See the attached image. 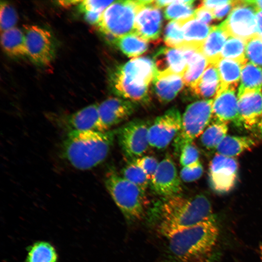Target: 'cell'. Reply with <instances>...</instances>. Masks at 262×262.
I'll return each mask as SVG.
<instances>
[{"instance_id": "6da1fadb", "label": "cell", "mask_w": 262, "mask_h": 262, "mask_svg": "<svg viewBox=\"0 0 262 262\" xmlns=\"http://www.w3.org/2000/svg\"><path fill=\"white\" fill-rule=\"evenodd\" d=\"M148 220L166 238L185 229L215 219L212 204L203 194L163 198L148 213Z\"/></svg>"}, {"instance_id": "7a4b0ae2", "label": "cell", "mask_w": 262, "mask_h": 262, "mask_svg": "<svg viewBox=\"0 0 262 262\" xmlns=\"http://www.w3.org/2000/svg\"><path fill=\"white\" fill-rule=\"evenodd\" d=\"M219 236L215 219L180 231L167 239L172 262H209Z\"/></svg>"}, {"instance_id": "3957f363", "label": "cell", "mask_w": 262, "mask_h": 262, "mask_svg": "<svg viewBox=\"0 0 262 262\" xmlns=\"http://www.w3.org/2000/svg\"><path fill=\"white\" fill-rule=\"evenodd\" d=\"M116 130L106 131H69L63 142L64 157L76 169H90L106 159Z\"/></svg>"}, {"instance_id": "277c9868", "label": "cell", "mask_w": 262, "mask_h": 262, "mask_svg": "<svg viewBox=\"0 0 262 262\" xmlns=\"http://www.w3.org/2000/svg\"><path fill=\"white\" fill-rule=\"evenodd\" d=\"M156 72L154 61L147 57L131 60L117 67L112 73L110 82L113 92L134 103L149 101L148 86Z\"/></svg>"}, {"instance_id": "5b68a950", "label": "cell", "mask_w": 262, "mask_h": 262, "mask_svg": "<svg viewBox=\"0 0 262 262\" xmlns=\"http://www.w3.org/2000/svg\"><path fill=\"white\" fill-rule=\"evenodd\" d=\"M105 185L128 223L143 218L147 204L145 192L113 170L106 175Z\"/></svg>"}, {"instance_id": "8992f818", "label": "cell", "mask_w": 262, "mask_h": 262, "mask_svg": "<svg viewBox=\"0 0 262 262\" xmlns=\"http://www.w3.org/2000/svg\"><path fill=\"white\" fill-rule=\"evenodd\" d=\"M144 0L114 1L96 25L107 41L133 32L135 19Z\"/></svg>"}, {"instance_id": "52a82bcc", "label": "cell", "mask_w": 262, "mask_h": 262, "mask_svg": "<svg viewBox=\"0 0 262 262\" xmlns=\"http://www.w3.org/2000/svg\"><path fill=\"white\" fill-rule=\"evenodd\" d=\"M213 99L197 100L187 106L181 117L180 131L173 141L174 151L179 155L183 147L201 135L213 116Z\"/></svg>"}, {"instance_id": "ba28073f", "label": "cell", "mask_w": 262, "mask_h": 262, "mask_svg": "<svg viewBox=\"0 0 262 262\" xmlns=\"http://www.w3.org/2000/svg\"><path fill=\"white\" fill-rule=\"evenodd\" d=\"M257 12L250 0H233L230 14L220 25L229 37L246 41L258 34Z\"/></svg>"}, {"instance_id": "9c48e42d", "label": "cell", "mask_w": 262, "mask_h": 262, "mask_svg": "<svg viewBox=\"0 0 262 262\" xmlns=\"http://www.w3.org/2000/svg\"><path fill=\"white\" fill-rule=\"evenodd\" d=\"M149 126L147 121L135 119L116 130L118 144L129 162L143 156L147 150Z\"/></svg>"}, {"instance_id": "30bf717a", "label": "cell", "mask_w": 262, "mask_h": 262, "mask_svg": "<svg viewBox=\"0 0 262 262\" xmlns=\"http://www.w3.org/2000/svg\"><path fill=\"white\" fill-rule=\"evenodd\" d=\"M181 117L179 110L175 107L170 108L158 116L148 129L149 146L158 149L168 147L180 130Z\"/></svg>"}, {"instance_id": "8fae6325", "label": "cell", "mask_w": 262, "mask_h": 262, "mask_svg": "<svg viewBox=\"0 0 262 262\" xmlns=\"http://www.w3.org/2000/svg\"><path fill=\"white\" fill-rule=\"evenodd\" d=\"M27 56L35 64H49L54 56V45L50 33L36 25L24 27Z\"/></svg>"}, {"instance_id": "7c38bea8", "label": "cell", "mask_w": 262, "mask_h": 262, "mask_svg": "<svg viewBox=\"0 0 262 262\" xmlns=\"http://www.w3.org/2000/svg\"><path fill=\"white\" fill-rule=\"evenodd\" d=\"M238 172V164L234 158L217 153L209 165V179L211 187L219 194L230 191L235 185Z\"/></svg>"}, {"instance_id": "4fadbf2b", "label": "cell", "mask_w": 262, "mask_h": 262, "mask_svg": "<svg viewBox=\"0 0 262 262\" xmlns=\"http://www.w3.org/2000/svg\"><path fill=\"white\" fill-rule=\"evenodd\" d=\"M152 191L163 198L180 195L182 191L181 180L175 164L168 155L159 163L149 183Z\"/></svg>"}, {"instance_id": "5bb4252c", "label": "cell", "mask_w": 262, "mask_h": 262, "mask_svg": "<svg viewBox=\"0 0 262 262\" xmlns=\"http://www.w3.org/2000/svg\"><path fill=\"white\" fill-rule=\"evenodd\" d=\"M162 27V15L152 0H144L136 15L133 32L146 41L159 38Z\"/></svg>"}, {"instance_id": "9a60e30c", "label": "cell", "mask_w": 262, "mask_h": 262, "mask_svg": "<svg viewBox=\"0 0 262 262\" xmlns=\"http://www.w3.org/2000/svg\"><path fill=\"white\" fill-rule=\"evenodd\" d=\"M135 103L116 97L107 98L98 106L100 122L103 131L127 120L136 109Z\"/></svg>"}, {"instance_id": "2e32d148", "label": "cell", "mask_w": 262, "mask_h": 262, "mask_svg": "<svg viewBox=\"0 0 262 262\" xmlns=\"http://www.w3.org/2000/svg\"><path fill=\"white\" fill-rule=\"evenodd\" d=\"M236 87H219L213 102V114L215 120L231 122L237 126L243 125L238 106Z\"/></svg>"}, {"instance_id": "e0dca14e", "label": "cell", "mask_w": 262, "mask_h": 262, "mask_svg": "<svg viewBox=\"0 0 262 262\" xmlns=\"http://www.w3.org/2000/svg\"><path fill=\"white\" fill-rule=\"evenodd\" d=\"M239 115L244 127L249 130L257 128L262 115V93L249 91L237 96Z\"/></svg>"}, {"instance_id": "ac0fdd59", "label": "cell", "mask_w": 262, "mask_h": 262, "mask_svg": "<svg viewBox=\"0 0 262 262\" xmlns=\"http://www.w3.org/2000/svg\"><path fill=\"white\" fill-rule=\"evenodd\" d=\"M152 81L155 93L162 103L173 100L184 84L182 76L169 71L156 70Z\"/></svg>"}, {"instance_id": "d6986e66", "label": "cell", "mask_w": 262, "mask_h": 262, "mask_svg": "<svg viewBox=\"0 0 262 262\" xmlns=\"http://www.w3.org/2000/svg\"><path fill=\"white\" fill-rule=\"evenodd\" d=\"M98 106L97 104H91L68 116L66 124L69 131H103Z\"/></svg>"}, {"instance_id": "ffe728a7", "label": "cell", "mask_w": 262, "mask_h": 262, "mask_svg": "<svg viewBox=\"0 0 262 262\" xmlns=\"http://www.w3.org/2000/svg\"><path fill=\"white\" fill-rule=\"evenodd\" d=\"M154 59L157 71H169L183 77L186 69L187 62L181 49L161 48Z\"/></svg>"}, {"instance_id": "44dd1931", "label": "cell", "mask_w": 262, "mask_h": 262, "mask_svg": "<svg viewBox=\"0 0 262 262\" xmlns=\"http://www.w3.org/2000/svg\"><path fill=\"white\" fill-rule=\"evenodd\" d=\"M180 49L182 50L187 62L183 80L184 84L190 88L199 80L209 64L200 49L188 46Z\"/></svg>"}, {"instance_id": "7402d4cb", "label": "cell", "mask_w": 262, "mask_h": 262, "mask_svg": "<svg viewBox=\"0 0 262 262\" xmlns=\"http://www.w3.org/2000/svg\"><path fill=\"white\" fill-rule=\"evenodd\" d=\"M228 37V35L220 24L212 26L201 48V51L206 58L208 64H216L221 58V52Z\"/></svg>"}, {"instance_id": "603a6c76", "label": "cell", "mask_w": 262, "mask_h": 262, "mask_svg": "<svg viewBox=\"0 0 262 262\" xmlns=\"http://www.w3.org/2000/svg\"><path fill=\"white\" fill-rule=\"evenodd\" d=\"M220 84V76L216 65L209 64L199 80L192 87L196 96L207 98L215 96Z\"/></svg>"}, {"instance_id": "cb8c5ba5", "label": "cell", "mask_w": 262, "mask_h": 262, "mask_svg": "<svg viewBox=\"0 0 262 262\" xmlns=\"http://www.w3.org/2000/svg\"><path fill=\"white\" fill-rule=\"evenodd\" d=\"M181 22L185 42L184 46L201 49L212 26L204 24L195 18Z\"/></svg>"}, {"instance_id": "d4e9b609", "label": "cell", "mask_w": 262, "mask_h": 262, "mask_svg": "<svg viewBox=\"0 0 262 262\" xmlns=\"http://www.w3.org/2000/svg\"><path fill=\"white\" fill-rule=\"evenodd\" d=\"M1 44L4 52L11 57L27 56L24 32L17 27L2 32Z\"/></svg>"}, {"instance_id": "484cf974", "label": "cell", "mask_w": 262, "mask_h": 262, "mask_svg": "<svg viewBox=\"0 0 262 262\" xmlns=\"http://www.w3.org/2000/svg\"><path fill=\"white\" fill-rule=\"evenodd\" d=\"M255 145V141L248 136L227 135L216 150L218 154L234 158Z\"/></svg>"}, {"instance_id": "4316f807", "label": "cell", "mask_w": 262, "mask_h": 262, "mask_svg": "<svg viewBox=\"0 0 262 262\" xmlns=\"http://www.w3.org/2000/svg\"><path fill=\"white\" fill-rule=\"evenodd\" d=\"M237 96L245 92L260 91L262 88V68L247 62L242 69Z\"/></svg>"}, {"instance_id": "83f0119b", "label": "cell", "mask_w": 262, "mask_h": 262, "mask_svg": "<svg viewBox=\"0 0 262 262\" xmlns=\"http://www.w3.org/2000/svg\"><path fill=\"white\" fill-rule=\"evenodd\" d=\"M216 66L220 76V86L237 87L244 65L236 61L221 58Z\"/></svg>"}, {"instance_id": "f1b7e54d", "label": "cell", "mask_w": 262, "mask_h": 262, "mask_svg": "<svg viewBox=\"0 0 262 262\" xmlns=\"http://www.w3.org/2000/svg\"><path fill=\"white\" fill-rule=\"evenodd\" d=\"M58 255L54 246L45 241H38L27 249L25 262H58Z\"/></svg>"}, {"instance_id": "f546056e", "label": "cell", "mask_w": 262, "mask_h": 262, "mask_svg": "<svg viewBox=\"0 0 262 262\" xmlns=\"http://www.w3.org/2000/svg\"><path fill=\"white\" fill-rule=\"evenodd\" d=\"M228 123L215 120L206 128L201 135L202 145L208 149H216L227 135Z\"/></svg>"}, {"instance_id": "4dcf8cb0", "label": "cell", "mask_w": 262, "mask_h": 262, "mask_svg": "<svg viewBox=\"0 0 262 262\" xmlns=\"http://www.w3.org/2000/svg\"><path fill=\"white\" fill-rule=\"evenodd\" d=\"M147 42L131 32L118 38L115 46L127 56L132 57L140 55L147 50Z\"/></svg>"}, {"instance_id": "1f68e13d", "label": "cell", "mask_w": 262, "mask_h": 262, "mask_svg": "<svg viewBox=\"0 0 262 262\" xmlns=\"http://www.w3.org/2000/svg\"><path fill=\"white\" fill-rule=\"evenodd\" d=\"M194 0H175L169 5L164 10L166 19L182 22L194 17L195 11L193 8Z\"/></svg>"}, {"instance_id": "d6a6232c", "label": "cell", "mask_w": 262, "mask_h": 262, "mask_svg": "<svg viewBox=\"0 0 262 262\" xmlns=\"http://www.w3.org/2000/svg\"><path fill=\"white\" fill-rule=\"evenodd\" d=\"M246 41L229 37L223 48L221 58L236 61L245 65L248 62L246 55Z\"/></svg>"}, {"instance_id": "836d02e7", "label": "cell", "mask_w": 262, "mask_h": 262, "mask_svg": "<svg viewBox=\"0 0 262 262\" xmlns=\"http://www.w3.org/2000/svg\"><path fill=\"white\" fill-rule=\"evenodd\" d=\"M121 176L145 192L149 186L150 180L147 174L139 166L132 162H129L122 169Z\"/></svg>"}, {"instance_id": "e575fe53", "label": "cell", "mask_w": 262, "mask_h": 262, "mask_svg": "<svg viewBox=\"0 0 262 262\" xmlns=\"http://www.w3.org/2000/svg\"><path fill=\"white\" fill-rule=\"evenodd\" d=\"M164 41L172 48L180 49L184 46L185 42L181 21L172 20L167 24L164 32Z\"/></svg>"}, {"instance_id": "d590c367", "label": "cell", "mask_w": 262, "mask_h": 262, "mask_svg": "<svg viewBox=\"0 0 262 262\" xmlns=\"http://www.w3.org/2000/svg\"><path fill=\"white\" fill-rule=\"evenodd\" d=\"M246 55L249 62L262 66V38L258 34L246 41Z\"/></svg>"}, {"instance_id": "8d00e7d4", "label": "cell", "mask_w": 262, "mask_h": 262, "mask_svg": "<svg viewBox=\"0 0 262 262\" xmlns=\"http://www.w3.org/2000/svg\"><path fill=\"white\" fill-rule=\"evenodd\" d=\"M17 15L15 9L7 2L1 1L0 26L2 32L15 27Z\"/></svg>"}, {"instance_id": "74e56055", "label": "cell", "mask_w": 262, "mask_h": 262, "mask_svg": "<svg viewBox=\"0 0 262 262\" xmlns=\"http://www.w3.org/2000/svg\"><path fill=\"white\" fill-rule=\"evenodd\" d=\"M180 157V163L182 167L190 166L199 162V151L193 143L183 147Z\"/></svg>"}, {"instance_id": "f35d334b", "label": "cell", "mask_w": 262, "mask_h": 262, "mask_svg": "<svg viewBox=\"0 0 262 262\" xmlns=\"http://www.w3.org/2000/svg\"><path fill=\"white\" fill-rule=\"evenodd\" d=\"M113 0H85L78 4V9L82 13L88 12L102 13Z\"/></svg>"}, {"instance_id": "ab89813d", "label": "cell", "mask_w": 262, "mask_h": 262, "mask_svg": "<svg viewBox=\"0 0 262 262\" xmlns=\"http://www.w3.org/2000/svg\"><path fill=\"white\" fill-rule=\"evenodd\" d=\"M203 172V168L199 161L194 164L182 167L180 171V177L184 182H193L199 179Z\"/></svg>"}, {"instance_id": "60d3db41", "label": "cell", "mask_w": 262, "mask_h": 262, "mask_svg": "<svg viewBox=\"0 0 262 262\" xmlns=\"http://www.w3.org/2000/svg\"><path fill=\"white\" fill-rule=\"evenodd\" d=\"M131 162L139 166L147 174L150 180L159 163L155 157L150 156H143Z\"/></svg>"}, {"instance_id": "b9f144b4", "label": "cell", "mask_w": 262, "mask_h": 262, "mask_svg": "<svg viewBox=\"0 0 262 262\" xmlns=\"http://www.w3.org/2000/svg\"><path fill=\"white\" fill-rule=\"evenodd\" d=\"M194 17L207 25L214 18L212 11L200 5L195 11Z\"/></svg>"}, {"instance_id": "7bdbcfd3", "label": "cell", "mask_w": 262, "mask_h": 262, "mask_svg": "<svg viewBox=\"0 0 262 262\" xmlns=\"http://www.w3.org/2000/svg\"><path fill=\"white\" fill-rule=\"evenodd\" d=\"M233 7V0H229L227 3L216 8L213 11L214 19H221L230 10H232Z\"/></svg>"}, {"instance_id": "ee69618b", "label": "cell", "mask_w": 262, "mask_h": 262, "mask_svg": "<svg viewBox=\"0 0 262 262\" xmlns=\"http://www.w3.org/2000/svg\"><path fill=\"white\" fill-rule=\"evenodd\" d=\"M227 0H208L201 1L200 6H203L213 12L216 8L229 2Z\"/></svg>"}, {"instance_id": "f6af8a7d", "label": "cell", "mask_w": 262, "mask_h": 262, "mask_svg": "<svg viewBox=\"0 0 262 262\" xmlns=\"http://www.w3.org/2000/svg\"><path fill=\"white\" fill-rule=\"evenodd\" d=\"M102 13L88 12L84 13L85 20L90 24L97 25Z\"/></svg>"}, {"instance_id": "bcb514c9", "label": "cell", "mask_w": 262, "mask_h": 262, "mask_svg": "<svg viewBox=\"0 0 262 262\" xmlns=\"http://www.w3.org/2000/svg\"><path fill=\"white\" fill-rule=\"evenodd\" d=\"M258 34L262 38V11L257 13Z\"/></svg>"}, {"instance_id": "7dc6e473", "label": "cell", "mask_w": 262, "mask_h": 262, "mask_svg": "<svg viewBox=\"0 0 262 262\" xmlns=\"http://www.w3.org/2000/svg\"><path fill=\"white\" fill-rule=\"evenodd\" d=\"M81 0H63L59 1V4L63 6H70L75 4H79Z\"/></svg>"}, {"instance_id": "c3c4849f", "label": "cell", "mask_w": 262, "mask_h": 262, "mask_svg": "<svg viewBox=\"0 0 262 262\" xmlns=\"http://www.w3.org/2000/svg\"><path fill=\"white\" fill-rule=\"evenodd\" d=\"M251 2L256 7L257 11H262V0H250Z\"/></svg>"}, {"instance_id": "681fc988", "label": "cell", "mask_w": 262, "mask_h": 262, "mask_svg": "<svg viewBox=\"0 0 262 262\" xmlns=\"http://www.w3.org/2000/svg\"><path fill=\"white\" fill-rule=\"evenodd\" d=\"M257 128H258L259 130L260 131L261 133L262 134V115L261 116V120L257 126Z\"/></svg>"}, {"instance_id": "f907efd6", "label": "cell", "mask_w": 262, "mask_h": 262, "mask_svg": "<svg viewBox=\"0 0 262 262\" xmlns=\"http://www.w3.org/2000/svg\"><path fill=\"white\" fill-rule=\"evenodd\" d=\"M259 253H260V261L262 262V245H260L259 247Z\"/></svg>"}]
</instances>
